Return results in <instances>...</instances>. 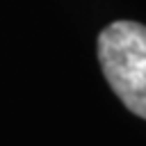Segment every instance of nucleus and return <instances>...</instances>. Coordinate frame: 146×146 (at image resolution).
I'll return each mask as SVG.
<instances>
[{
    "instance_id": "nucleus-1",
    "label": "nucleus",
    "mask_w": 146,
    "mask_h": 146,
    "mask_svg": "<svg viewBox=\"0 0 146 146\" xmlns=\"http://www.w3.org/2000/svg\"><path fill=\"white\" fill-rule=\"evenodd\" d=\"M103 75L116 98L139 119H146V25L135 21L110 23L96 41Z\"/></svg>"
}]
</instances>
